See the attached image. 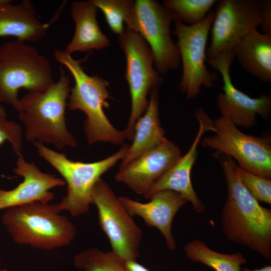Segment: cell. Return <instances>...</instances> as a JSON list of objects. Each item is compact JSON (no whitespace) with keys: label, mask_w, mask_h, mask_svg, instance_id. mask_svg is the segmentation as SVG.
I'll return each mask as SVG.
<instances>
[{"label":"cell","mask_w":271,"mask_h":271,"mask_svg":"<svg viewBox=\"0 0 271 271\" xmlns=\"http://www.w3.org/2000/svg\"><path fill=\"white\" fill-rule=\"evenodd\" d=\"M227 186L221 213L223 232L230 241L271 257V210L260 205L239 179L238 165L230 156L216 152Z\"/></svg>","instance_id":"1"},{"label":"cell","mask_w":271,"mask_h":271,"mask_svg":"<svg viewBox=\"0 0 271 271\" xmlns=\"http://www.w3.org/2000/svg\"><path fill=\"white\" fill-rule=\"evenodd\" d=\"M70 88V76L61 68L58 81L47 89L29 92L20 99L17 111L28 141L51 144L59 150L77 147L65 117Z\"/></svg>","instance_id":"2"},{"label":"cell","mask_w":271,"mask_h":271,"mask_svg":"<svg viewBox=\"0 0 271 271\" xmlns=\"http://www.w3.org/2000/svg\"><path fill=\"white\" fill-rule=\"evenodd\" d=\"M53 55L74 79L67 106L70 110H80L86 115L84 129L88 144L99 142L115 145L123 143L126 138L124 130L114 127L104 111V108L109 107L107 100L111 97L108 90L109 82L98 76L87 74L81 66V61L74 59L65 50L56 49Z\"/></svg>","instance_id":"3"},{"label":"cell","mask_w":271,"mask_h":271,"mask_svg":"<svg viewBox=\"0 0 271 271\" xmlns=\"http://www.w3.org/2000/svg\"><path fill=\"white\" fill-rule=\"evenodd\" d=\"M61 213L57 204L36 202L5 209L1 220L15 242L50 250L70 244L77 234Z\"/></svg>","instance_id":"4"},{"label":"cell","mask_w":271,"mask_h":271,"mask_svg":"<svg viewBox=\"0 0 271 271\" xmlns=\"http://www.w3.org/2000/svg\"><path fill=\"white\" fill-rule=\"evenodd\" d=\"M54 82L50 62L36 48L17 39L0 46V103L17 111L20 89L42 92Z\"/></svg>","instance_id":"5"},{"label":"cell","mask_w":271,"mask_h":271,"mask_svg":"<svg viewBox=\"0 0 271 271\" xmlns=\"http://www.w3.org/2000/svg\"><path fill=\"white\" fill-rule=\"evenodd\" d=\"M33 144L39 156L61 175L67 185L66 195L57 204L58 209L75 217L88 212L95 184L123 158L129 146L123 145L116 153L103 160L83 163L72 161L64 153L49 149L42 143L35 142Z\"/></svg>","instance_id":"6"},{"label":"cell","mask_w":271,"mask_h":271,"mask_svg":"<svg viewBox=\"0 0 271 271\" xmlns=\"http://www.w3.org/2000/svg\"><path fill=\"white\" fill-rule=\"evenodd\" d=\"M205 131L214 134L204 138L202 145L231 157L241 169L253 174L271 177V142L266 137H257L241 132L229 119L220 116L212 120L201 109L195 113Z\"/></svg>","instance_id":"7"},{"label":"cell","mask_w":271,"mask_h":271,"mask_svg":"<svg viewBox=\"0 0 271 271\" xmlns=\"http://www.w3.org/2000/svg\"><path fill=\"white\" fill-rule=\"evenodd\" d=\"M126 59L125 79L131 99V110L126 128V138L132 140L137 120L146 112L147 97L162 84L164 78L154 66V57L148 43L137 32L125 26L117 36Z\"/></svg>","instance_id":"8"},{"label":"cell","mask_w":271,"mask_h":271,"mask_svg":"<svg viewBox=\"0 0 271 271\" xmlns=\"http://www.w3.org/2000/svg\"><path fill=\"white\" fill-rule=\"evenodd\" d=\"M214 17V12L210 11L201 22L192 26L174 21L175 29L172 33L177 38L176 44L183 68L179 88L188 99L196 98L202 86L212 87L218 78L205 64L207 41Z\"/></svg>","instance_id":"9"},{"label":"cell","mask_w":271,"mask_h":271,"mask_svg":"<svg viewBox=\"0 0 271 271\" xmlns=\"http://www.w3.org/2000/svg\"><path fill=\"white\" fill-rule=\"evenodd\" d=\"M92 204L97 208L99 225L110 242L111 251L124 262L137 261L142 231L101 178L93 189Z\"/></svg>","instance_id":"10"},{"label":"cell","mask_w":271,"mask_h":271,"mask_svg":"<svg viewBox=\"0 0 271 271\" xmlns=\"http://www.w3.org/2000/svg\"><path fill=\"white\" fill-rule=\"evenodd\" d=\"M263 0H220L210 29L207 60L232 51L241 40L257 29L261 21Z\"/></svg>","instance_id":"11"},{"label":"cell","mask_w":271,"mask_h":271,"mask_svg":"<svg viewBox=\"0 0 271 271\" xmlns=\"http://www.w3.org/2000/svg\"><path fill=\"white\" fill-rule=\"evenodd\" d=\"M133 30L149 46L154 57V66L161 75L177 69L181 64L178 47L172 37L174 22L171 12L155 0H136Z\"/></svg>","instance_id":"12"},{"label":"cell","mask_w":271,"mask_h":271,"mask_svg":"<svg viewBox=\"0 0 271 271\" xmlns=\"http://www.w3.org/2000/svg\"><path fill=\"white\" fill-rule=\"evenodd\" d=\"M235 58L233 50L224 52L206 62L222 76L223 93H219L217 105L222 117L235 126L250 128L257 122L256 115L267 119L271 112V97L263 94L252 98L236 88L232 82L230 68Z\"/></svg>","instance_id":"13"},{"label":"cell","mask_w":271,"mask_h":271,"mask_svg":"<svg viewBox=\"0 0 271 271\" xmlns=\"http://www.w3.org/2000/svg\"><path fill=\"white\" fill-rule=\"evenodd\" d=\"M181 157V151L178 145L166 139L127 165L119 168L115 179L146 198L155 184Z\"/></svg>","instance_id":"14"},{"label":"cell","mask_w":271,"mask_h":271,"mask_svg":"<svg viewBox=\"0 0 271 271\" xmlns=\"http://www.w3.org/2000/svg\"><path fill=\"white\" fill-rule=\"evenodd\" d=\"M13 170L23 181L12 190L0 189V210L36 202L49 203L54 197L50 190L66 184L63 179L43 173L35 163L25 161L23 155L18 156Z\"/></svg>","instance_id":"15"},{"label":"cell","mask_w":271,"mask_h":271,"mask_svg":"<svg viewBox=\"0 0 271 271\" xmlns=\"http://www.w3.org/2000/svg\"><path fill=\"white\" fill-rule=\"evenodd\" d=\"M119 200L132 216L141 217L147 225L157 228L163 235L167 248L174 250L176 242L172 231L173 219L179 209L188 202L179 193L172 190H162L153 194L147 203H142L126 196Z\"/></svg>","instance_id":"16"},{"label":"cell","mask_w":271,"mask_h":271,"mask_svg":"<svg viewBox=\"0 0 271 271\" xmlns=\"http://www.w3.org/2000/svg\"><path fill=\"white\" fill-rule=\"evenodd\" d=\"M49 26L39 19L30 1L14 4L0 0V38L12 36L26 43H37L46 35Z\"/></svg>","instance_id":"17"},{"label":"cell","mask_w":271,"mask_h":271,"mask_svg":"<svg viewBox=\"0 0 271 271\" xmlns=\"http://www.w3.org/2000/svg\"><path fill=\"white\" fill-rule=\"evenodd\" d=\"M197 120L199 130L190 149L158 181L146 199H149L153 194L159 191L172 190L179 193L191 202L196 212L199 213L205 211V205L195 191L191 180V170L198 155L197 147L206 131L202 121Z\"/></svg>","instance_id":"18"},{"label":"cell","mask_w":271,"mask_h":271,"mask_svg":"<svg viewBox=\"0 0 271 271\" xmlns=\"http://www.w3.org/2000/svg\"><path fill=\"white\" fill-rule=\"evenodd\" d=\"M97 8L92 0L74 1L70 7L75 23L73 37L66 46L67 53L101 50L110 45V41L101 31L97 21Z\"/></svg>","instance_id":"19"},{"label":"cell","mask_w":271,"mask_h":271,"mask_svg":"<svg viewBox=\"0 0 271 271\" xmlns=\"http://www.w3.org/2000/svg\"><path fill=\"white\" fill-rule=\"evenodd\" d=\"M150 95L148 108L135 124L132 143L121 160L119 168L127 165L167 139L160 119L159 89H154Z\"/></svg>","instance_id":"20"},{"label":"cell","mask_w":271,"mask_h":271,"mask_svg":"<svg viewBox=\"0 0 271 271\" xmlns=\"http://www.w3.org/2000/svg\"><path fill=\"white\" fill-rule=\"evenodd\" d=\"M243 69L264 83L271 82V36L254 30L233 49Z\"/></svg>","instance_id":"21"},{"label":"cell","mask_w":271,"mask_h":271,"mask_svg":"<svg viewBox=\"0 0 271 271\" xmlns=\"http://www.w3.org/2000/svg\"><path fill=\"white\" fill-rule=\"evenodd\" d=\"M186 256L191 261L200 262L215 271H241V266L247 259L240 252L225 254L208 247L202 240L195 239L184 247Z\"/></svg>","instance_id":"22"},{"label":"cell","mask_w":271,"mask_h":271,"mask_svg":"<svg viewBox=\"0 0 271 271\" xmlns=\"http://www.w3.org/2000/svg\"><path fill=\"white\" fill-rule=\"evenodd\" d=\"M103 14L111 29L117 36L121 35L125 26L133 30L135 24V4L133 0H92Z\"/></svg>","instance_id":"23"},{"label":"cell","mask_w":271,"mask_h":271,"mask_svg":"<svg viewBox=\"0 0 271 271\" xmlns=\"http://www.w3.org/2000/svg\"><path fill=\"white\" fill-rule=\"evenodd\" d=\"M73 262L74 267L81 271H125V262L117 254L95 247L80 251Z\"/></svg>","instance_id":"24"},{"label":"cell","mask_w":271,"mask_h":271,"mask_svg":"<svg viewBox=\"0 0 271 271\" xmlns=\"http://www.w3.org/2000/svg\"><path fill=\"white\" fill-rule=\"evenodd\" d=\"M216 0H165V5L173 14L174 21L192 26L201 22L211 11Z\"/></svg>","instance_id":"25"},{"label":"cell","mask_w":271,"mask_h":271,"mask_svg":"<svg viewBox=\"0 0 271 271\" xmlns=\"http://www.w3.org/2000/svg\"><path fill=\"white\" fill-rule=\"evenodd\" d=\"M237 176L249 192L258 201L271 204V180L247 172L238 166Z\"/></svg>","instance_id":"26"},{"label":"cell","mask_w":271,"mask_h":271,"mask_svg":"<svg viewBox=\"0 0 271 271\" xmlns=\"http://www.w3.org/2000/svg\"><path fill=\"white\" fill-rule=\"evenodd\" d=\"M23 134L21 126L8 119L6 109L0 103V146L7 141L18 156L22 155Z\"/></svg>","instance_id":"27"},{"label":"cell","mask_w":271,"mask_h":271,"mask_svg":"<svg viewBox=\"0 0 271 271\" xmlns=\"http://www.w3.org/2000/svg\"><path fill=\"white\" fill-rule=\"evenodd\" d=\"M260 26L262 34L271 36V1L263 0Z\"/></svg>","instance_id":"28"},{"label":"cell","mask_w":271,"mask_h":271,"mask_svg":"<svg viewBox=\"0 0 271 271\" xmlns=\"http://www.w3.org/2000/svg\"><path fill=\"white\" fill-rule=\"evenodd\" d=\"M125 271H151L137 261L125 262Z\"/></svg>","instance_id":"29"},{"label":"cell","mask_w":271,"mask_h":271,"mask_svg":"<svg viewBox=\"0 0 271 271\" xmlns=\"http://www.w3.org/2000/svg\"><path fill=\"white\" fill-rule=\"evenodd\" d=\"M241 271H271V266L266 265L259 269H255L253 270L243 267L241 269Z\"/></svg>","instance_id":"30"},{"label":"cell","mask_w":271,"mask_h":271,"mask_svg":"<svg viewBox=\"0 0 271 271\" xmlns=\"http://www.w3.org/2000/svg\"><path fill=\"white\" fill-rule=\"evenodd\" d=\"M0 271H8V270L6 268L1 269Z\"/></svg>","instance_id":"31"},{"label":"cell","mask_w":271,"mask_h":271,"mask_svg":"<svg viewBox=\"0 0 271 271\" xmlns=\"http://www.w3.org/2000/svg\"><path fill=\"white\" fill-rule=\"evenodd\" d=\"M0 261H1V260H0Z\"/></svg>","instance_id":"32"}]
</instances>
